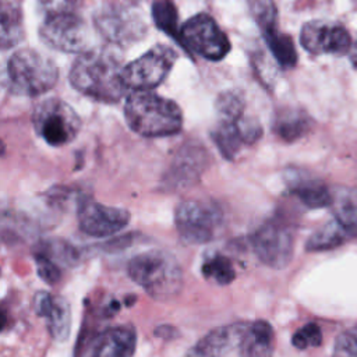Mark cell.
Returning <instances> with one entry per match:
<instances>
[{"label": "cell", "mask_w": 357, "mask_h": 357, "mask_svg": "<svg viewBox=\"0 0 357 357\" xmlns=\"http://www.w3.org/2000/svg\"><path fill=\"white\" fill-rule=\"evenodd\" d=\"M124 67L106 49L86 50L75 59L70 71L71 85L82 95L103 103H116L127 89Z\"/></svg>", "instance_id": "6da1fadb"}, {"label": "cell", "mask_w": 357, "mask_h": 357, "mask_svg": "<svg viewBox=\"0 0 357 357\" xmlns=\"http://www.w3.org/2000/svg\"><path fill=\"white\" fill-rule=\"evenodd\" d=\"M39 14V35L47 46L67 53L84 50L88 28L75 0H40Z\"/></svg>", "instance_id": "7a4b0ae2"}, {"label": "cell", "mask_w": 357, "mask_h": 357, "mask_svg": "<svg viewBox=\"0 0 357 357\" xmlns=\"http://www.w3.org/2000/svg\"><path fill=\"white\" fill-rule=\"evenodd\" d=\"M124 116L130 128L142 137L173 135L183 126L180 107L149 91H132L127 96Z\"/></svg>", "instance_id": "3957f363"}, {"label": "cell", "mask_w": 357, "mask_h": 357, "mask_svg": "<svg viewBox=\"0 0 357 357\" xmlns=\"http://www.w3.org/2000/svg\"><path fill=\"white\" fill-rule=\"evenodd\" d=\"M128 276L156 300L177 296L183 287V271L178 261L167 251L151 250L130 259Z\"/></svg>", "instance_id": "277c9868"}, {"label": "cell", "mask_w": 357, "mask_h": 357, "mask_svg": "<svg viewBox=\"0 0 357 357\" xmlns=\"http://www.w3.org/2000/svg\"><path fill=\"white\" fill-rule=\"evenodd\" d=\"M57 77L56 64L33 49L17 50L7 63L8 88L15 95H42L54 86Z\"/></svg>", "instance_id": "5b68a950"}, {"label": "cell", "mask_w": 357, "mask_h": 357, "mask_svg": "<svg viewBox=\"0 0 357 357\" xmlns=\"http://www.w3.org/2000/svg\"><path fill=\"white\" fill-rule=\"evenodd\" d=\"M223 222L222 209L212 201L185 199L174 211V223L185 244L209 243Z\"/></svg>", "instance_id": "8992f818"}, {"label": "cell", "mask_w": 357, "mask_h": 357, "mask_svg": "<svg viewBox=\"0 0 357 357\" xmlns=\"http://www.w3.org/2000/svg\"><path fill=\"white\" fill-rule=\"evenodd\" d=\"M32 124L49 145L61 146L77 137L81 128V119L68 103L50 98L35 107Z\"/></svg>", "instance_id": "52a82bcc"}, {"label": "cell", "mask_w": 357, "mask_h": 357, "mask_svg": "<svg viewBox=\"0 0 357 357\" xmlns=\"http://www.w3.org/2000/svg\"><path fill=\"white\" fill-rule=\"evenodd\" d=\"M251 244L261 262L273 269H283L293 258L294 233L282 218H271L254 231Z\"/></svg>", "instance_id": "ba28073f"}, {"label": "cell", "mask_w": 357, "mask_h": 357, "mask_svg": "<svg viewBox=\"0 0 357 357\" xmlns=\"http://www.w3.org/2000/svg\"><path fill=\"white\" fill-rule=\"evenodd\" d=\"M177 60V53L163 45L149 49L137 60L124 67V84L127 89L149 91L156 88L169 75Z\"/></svg>", "instance_id": "9c48e42d"}, {"label": "cell", "mask_w": 357, "mask_h": 357, "mask_svg": "<svg viewBox=\"0 0 357 357\" xmlns=\"http://www.w3.org/2000/svg\"><path fill=\"white\" fill-rule=\"evenodd\" d=\"M181 46L208 60H222L230 50L226 33L208 14H197L180 29Z\"/></svg>", "instance_id": "30bf717a"}, {"label": "cell", "mask_w": 357, "mask_h": 357, "mask_svg": "<svg viewBox=\"0 0 357 357\" xmlns=\"http://www.w3.org/2000/svg\"><path fill=\"white\" fill-rule=\"evenodd\" d=\"M252 15L271 53L282 68H293L297 63V52L293 39L278 28V10L272 0H252Z\"/></svg>", "instance_id": "8fae6325"}, {"label": "cell", "mask_w": 357, "mask_h": 357, "mask_svg": "<svg viewBox=\"0 0 357 357\" xmlns=\"http://www.w3.org/2000/svg\"><path fill=\"white\" fill-rule=\"evenodd\" d=\"M212 139L226 159H234L243 145H251L262 135V127L254 117L240 114L236 117H219L212 131Z\"/></svg>", "instance_id": "7c38bea8"}, {"label": "cell", "mask_w": 357, "mask_h": 357, "mask_svg": "<svg viewBox=\"0 0 357 357\" xmlns=\"http://www.w3.org/2000/svg\"><path fill=\"white\" fill-rule=\"evenodd\" d=\"M301 46L311 54L344 56L351 49V38L342 24L310 21L300 32Z\"/></svg>", "instance_id": "4fadbf2b"}, {"label": "cell", "mask_w": 357, "mask_h": 357, "mask_svg": "<svg viewBox=\"0 0 357 357\" xmlns=\"http://www.w3.org/2000/svg\"><path fill=\"white\" fill-rule=\"evenodd\" d=\"M209 158L204 146L185 144L176 153L170 167L163 176L162 185L167 191H181L199 181Z\"/></svg>", "instance_id": "5bb4252c"}, {"label": "cell", "mask_w": 357, "mask_h": 357, "mask_svg": "<svg viewBox=\"0 0 357 357\" xmlns=\"http://www.w3.org/2000/svg\"><path fill=\"white\" fill-rule=\"evenodd\" d=\"M130 223V212L107 206L93 199H84L78 208V226L91 237H107L119 233Z\"/></svg>", "instance_id": "9a60e30c"}, {"label": "cell", "mask_w": 357, "mask_h": 357, "mask_svg": "<svg viewBox=\"0 0 357 357\" xmlns=\"http://www.w3.org/2000/svg\"><path fill=\"white\" fill-rule=\"evenodd\" d=\"M96 26L107 40L116 45L135 42L146 29L139 14L126 6H109L99 11Z\"/></svg>", "instance_id": "2e32d148"}, {"label": "cell", "mask_w": 357, "mask_h": 357, "mask_svg": "<svg viewBox=\"0 0 357 357\" xmlns=\"http://www.w3.org/2000/svg\"><path fill=\"white\" fill-rule=\"evenodd\" d=\"M248 325L240 321L209 331L188 349L185 357H222L227 354L234 347H238Z\"/></svg>", "instance_id": "e0dca14e"}, {"label": "cell", "mask_w": 357, "mask_h": 357, "mask_svg": "<svg viewBox=\"0 0 357 357\" xmlns=\"http://www.w3.org/2000/svg\"><path fill=\"white\" fill-rule=\"evenodd\" d=\"M137 332L131 325H120L102 332L92 344V357H132Z\"/></svg>", "instance_id": "ac0fdd59"}, {"label": "cell", "mask_w": 357, "mask_h": 357, "mask_svg": "<svg viewBox=\"0 0 357 357\" xmlns=\"http://www.w3.org/2000/svg\"><path fill=\"white\" fill-rule=\"evenodd\" d=\"M240 357H272L275 350V333L269 322L258 319L248 325L240 344Z\"/></svg>", "instance_id": "d6986e66"}, {"label": "cell", "mask_w": 357, "mask_h": 357, "mask_svg": "<svg viewBox=\"0 0 357 357\" xmlns=\"http://www.w3.org/2000/svg\"><path fill=\"white\" fill-rule=\"evenodd\" d=\"M290 191L311 209L326 208L332 205V188H329L324 181L312 177H305L294 174L289 181Z\"/></svg>", "instance_id": "ffe728a7"}, {"label": "cell", "mask_w": 357, "mask_h": 357, "mask_svg": "<svg viewBox=\"0 0 357 357\" xmlns=\"http://www.w3.org/2000/svg\"><path fill=\"white\" fill-rule=\"evenodd\" d=\"M332 213L351 234L357 237V187H332Z\"/></svg>", "instance_id": "44dd1931"}, {"label": "cell", "mask_w": 357, "mask_h": 357, "mask_svg": "<svg viewBox=\"0 0 357 357\" xmlns=\"http://www.w3.org/2000/svg\"><path fill=\"white\" fill-rule=\"evenodd\" d=\"M312 127L311 117L298 109L280 110L273 123V131L286 142H293L304 137Z\"/></svg>", "instance_id": "7402d4cb"}, {"label": "cell", "mask_w": 357, "mask_h": 357, "mask_svg": "<svg viewBox=\"0 0 357 357\" xmlns=\"http://www.w3.org/2000/svg\"><path fill=\"white\" fill-rule=\"evenodd\" d=\"M349 238H351V234L337 219L333 218L332 220L326 222L324 226H321L308 237L305 243V250L307 251L333 250L344 244Z\"/></svg>", "instance_id": "603a6c76"}, {"label": "cell", "mask_w": 357, "mask_h": 357, "mask_svg": "<svg viewBox=\"0 0 357 357\" xmlns=\"http://www.w3.org/2000/svg\"><path fill=\"white\" fill-rule=\"evenodd\" d=\"M45 318L49 333L54 340L63 342L68 337L71 329V308L66 298L61 296L53 297L52 307Z\"/></svg>", "instance_id": "cb8c5ba5"}, {"label": "cell", "mask_w": 357, "mask_h": 357, "mask_svg": "<svg viewBox=\"0 0 357 357\" xmlns=\"http://www.w3.org/2000/svg\"><path fill=\"white\" fill-rule=\"evenodd\" d=\"M152 18L155 25L181 43V32L178 29V14L172 0H155L152 4Z\"/></svg>", "instance_id": "d4e9b609"}, {"label": "cell", "mask_w": 357, "mask_h": 357, "mask_svg": "<svg viewBox=\"0 0 357 357\" xmlns=\"http://www.w3.org/2000/svg\"><path fill=\"white\" fill-rule=\"evenodd\" d=\"M22 35L21 14L20 10L8 3L3 1L1 6V45L3 49L14 46Z\"/></svg>", "instance_id": "484cf974"}, {"label": "cell", "mask_w": 357, "mask_h": 357, "mask_svg": "<svg viewBox=\"0 0 357 357\" xmlns=\"http://www.w3.org/2000/svg\"><path fill=\"white\" fill-rule=\"evenodd\" d=\"M201 271L208 280L222 286H226L236 279V271L231 259L220 254H215L208 258L204 262Z\"/></svg>", "instance_id": "4316f807"}, {"label": "cell", "mask_w": 357, "mask_h": 357, "mask_svg": "<svg viewBox=\"0 0 357 357\" xmlns=\"http://www.w3.org/2000/svg\"><path fill=\"white\" fill-rule=\"evenodd\" d=\"M39 254H43L53 259L56 264H63L73 266L78 262L79 255L77 248H74L70 243L61 240V238H50L42 243Z\"/></svg>", "instance_id": "83f0119b"}, {"label": "cell", "mask_w": 357, "mask_h": 357, "mask_svg": "<svg viewBox=\"0 0 357 357\" xmlns=\"http://www.w3.org/2000/svg\"><path fill=\"white\" fill-rule=\"evenodd\" d=\"M322 342V332L321 328L314 324L308 322L304 326H301L291 337V343L294 347L304 350L308 347H317Z\"/></svg>", "instance_id": "f1b7e54d"}, {"label": "cell", "mask_w": 357, "mask_h": 357, "mask_svg": "<svg viewBox=\"0 0 357 357\" xmlns=\"http://www.w3.org/2000/svg\"><path fill=\"white\" fill-rule=\"evenodd\" d=\"M35 264H36V272L39 278L47 284L53 286L61 279V271L59 264H56L49 257L35 252Z\"/></svg>", "instance_id": "f546056e"}, {"label": "cell", "mask_w": 357, "mask_h": 357, "mask_svg": "<svg viewBox=\"0 0 357 357\" xmlns=\"http://www.w3.org/2000/svg\"><path fill=\"white\" fill-rule=\"evenodd\" d=\"M333 357H357V325L336 337Z\"/></svg>", "instance_id": "4dcf8cb0"}, {"label": "cell", "mask_w": 357, "mask_h": 357, "mask_svg": "<svg viewBox=\"0 0 357 357\" xmlns=\"http://www.w3.org/2000/svg\"><path fill=\"white\" fill-rule=\"evenodd\" d=\"M53 297L54 296H50L47 291H38L33 296V310L36 311L38 315L46 317V314L49 312V310L52 307Z\"/></svg>", "instance_id": "1f68e13d"}, {"label": "cell", "mask_w": 357, "mask_h": 357, "mask_svg": "<svg viewBox=\"0 0 357 357\" xmlns=\"http://www.w3.org/2000/svg\"><path fill=\"white\" fill-rule=\"evenodd\" d=\"M155 335H158V336H160V337L172 339V337L177 336V331H176V328H173V326L163 325V326H158V328H156Z\"/></svg>", "instance_id": "d6a6232c"}, {"label": "cell", "mask_w": 357, "mask_h": 357, "mask_svg": "<svg viewBox=\"0 0 357 357\" xmlns=\"http://www.w3.org/2000/svg\"><path fill=\"white\" fill-rule=\"evenodd\" d=\"M349 56H350V63L351 66L354 67V70L357 71V42L351 45V49L349 52Z\"/></svg>", "instance_id": "836d02e7"}]
</instances>
